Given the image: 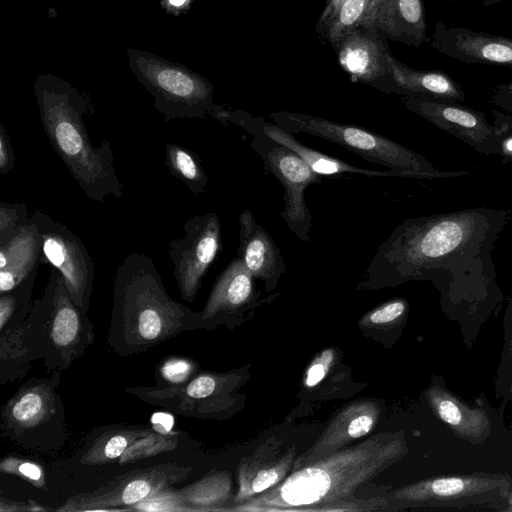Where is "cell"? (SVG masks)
Returning a JSON list of instances; mask_svg holds the SVG:
<instances>
[{
	"label": "cell",
	"mask_w": 512,
	"mask_h": 512,
	"mask_svg": "<svg viewBox=\"0 0 512 512\" xmlns=\"http://www.w3.org/2000/svg\"><path fill=\"white\" fill-rule=\"evenodd\" d=\"M511 211L468 208L404 220L379 245L368 285L429 280L445 299L499 300L492 252Z\"/></svg>",
	"instance_id": "6da1fadb"
},
{
	"label": "cell",
	"mask_w": 512,
	"mask_h": 512,
	"mask_svg": "<svg viewBox=\"0 0 512 512\" xmlns=\"http://www.w3.org/2000/svg\"><path fill=\"white\" fill-rule=\"evenodd\" d=\"M409 452L400 433L382 432L292 471L280 483L235 505V511H316L352 498L363 484Z\"/></svg>",
	"instance_id": "7a4b0ae2"
},
{
	"label": "cell",
	"mask_w": 512,
	"mask_h": 512,
	"mask_svg": "<svg viewBox=\"0 0 512 512\" xmlns=\"http://www.w3.org/2000/svg\"><path fill=\"white\" fill-rule=\"evenodd\" d=\"M108 344L121 355L139 354L188 330L201 328L199 312L167 292L152 258L133 252L118 265Z\"/></svg>",
	"instance_id": "3957f363"
},
{
	"label": "cell",
	"mask_w": 512,
	"mask_h": 512,
	"mask_svg": "<svg viewBox=\"0 0 512 512\" xmlns=\"http://www.w3.org/2000/svg\"><path fill=\"white\" fill-rule=\"evenodd\" d=\"M34 92L45 134L85 195L99 203L121 198L111 144L103 139L94 146L84 123V115L94 110L87 95L51 75L38 77Z\"/></svg>",
	"instance_id": "277c9868"
},
{
	"label": "cell",
	"mask_w": 512,
	"mask_h": 512,
	"mask_svg": "<svg viewBox=\"0 0 512 512\" xmlns=\"http://www.w3.org/2000/svg\"><path fill=\"white\" fill-rule=\"evenodd\" d=\"M95 332L88 315L72 300L64 278L54 267L23 323V341L35 361L49 372L67 370L86 353Z\"/></svg>",
	"instance_id": "5b68a950"
},
{
	"label": "cell",
	"mask_w": 512,
	"mask_h": 512,
	"mask_svg": "<svg viewBox=\"0 0 512 512\" xmlns=\"http://www.w3.org/2000/svg\"><path fill=\"white\" fill-rule=\"evenodd\" d=\"M269 118L292 134L305 133L336 143L368 162L404 173L407 178L432 180L468 174L462 170L441 171L423 155L356 125L290 111L273 112Z\"/></svg>",
	"instance_id": "8992f818"
},
{
	"label": "cell",
	"mask_w": 512,
	"mask_h": 512,
	"mask_svg": "<svg viewBox=\"0 0 512 512\" xmlns=\"http://www.w3.org/2000/svg\"><path fill=\"white\" fill-rule=\"evenodd\" d=\"M60 373L32 378L21 385L0 411V432L7 441L30 450L54 451L67 439Z\"/></svg>",
	"instance_id": "52a82bcc"
},
{
	"label": "cell",
	"mask_w": 512,
	"mask_h": 512,
	"mask_svg": "<svg viewBox=\"0 0 512 512\" xmlns=\"http://www.w3.org/2000/svg\"><path fill=\"white\" fill-rule=\"evenodd\" d=\"M130 67L136 78L154 98V106L165 121L176 118L211 116L213 85L185 67L155 55L129 51Z\"/></svg>",
	"instance_id": "ba28073f"
},
{
	"label": "cell",
	"mask_w": 512,
	"mask_h": 512,
	"mask_svg": "<svg viewBox=\"0 0 512 512\" xmlns=\"http://www.w3.org/2000/svg\"><path fill=\"white\" fill-rule=\"evenodd\" d=\"M237 126L251 136L250 146L261 158L264 170L276 177L283 187L282 219L299 240L308 243L313 215L307 206L305 191L310 185L320 184L322 176L290 148L259 129L245 123Z\"/></svg>",
	"instance_id": "9c48e42d"
},
{
	"label": "cell",
	"mask_w": 512,
	"mask_h": 512,
	"mask_svg": "<svg viewBox=\"0 0 512 512\" xmlns=\"http://www.w3.org/2000/svg\"><path fill=\"white\" fill-rule=\"evenodd\" d=\"M512 490L506 475L472 473L438 476L403 486L391 499L403 507H467L502 504Z\"/></svg>",
	"instance_id": "30bf717a"
},
{
	"label": "cell",
	"mask_w": 512,
	"mask_h": 512,
	"mask_svg": "<svg viewBox=\"0 0 512 512\" xmlns=\"http://www.w3.org/2000/svg\"><path fill=\"white\" fill-rule=\"evenodd\" d=\"M192 468L164 463L117 476L100 488L71 496L57 511L86 512L124 510L185 480Z\"/></svg>",
	"instance_id": "8fae6325"
},
{
	"label": "cell",
	"mask_w": 512,
	"mask_h": 512,
	"mask_svg": "<svg viewBox=\"0 0 512 512\" xmlns=\"http://www.w3.org/2000/svg\"><path fill=\"white\" fill-rule=\"evenodd\" d=\"M30 219L41 235L45 263L61 273L72 300L88 314L95 276L89 251L78 235L50 215L35 211Z\"/></svg>",
	"instance_id": "7c38bea8"
},
{
	"label": "cell",
	"mask_w": 512,
	"mask_h": 512,
	"mask_svg": "<svg viewBox=\"0 0 512 512\" xmlns=\"http://www.w3.org/2000/svg\"><path fill=\"white\" fill-rule=\"evenodd\" d=\"M183 228L184 236L170 242L168 255L181 297L191 303L221 251V224L218 214L209 212L190 218Z\"/></svg>",
	"instance_id": "4fadbf2b"
},
{
	"label": "cell",
	"mask_w": 512,
	"mask_h": 512,
	"mask_svg": "<svg viewBox=\"0 0 512 512\" xmlns=\"http://www.w3.org/2000/svg\"><path fill=\"white\" fill-rule=\"evenodd\" d=\"M339 66L353 83H361L383 93L395 92L386 55L388 40L375 27H357L333 45Z\"/></svg>",
	"instance_id": "5bb4252c"
},
{
	"label": "cell",
	"mask_w": 512,
	"mask_h": 512,
	"mask_svg": "<svg viewBox=\"0 0 512 512\" xmlns=\"http://www.w3.org/2000/svg\"><path fill=\"white\" fill-rule=\"evenodd\" d=\"M402 103L409 111L467 143L478 153L497 155L495 128L488 123L483 111L442 99L402 97Z\"/></svg>",
	"instance_id": "9a60e30c"
},
{
	"label": "cell",
	"mask_w": 512,
	"mask_h": 512,
	"mask_svg": "<svg viewBox=\"0 0 512 512\" xmlns=\"http://www.w3.org/2000/svg\"><path fill=\"white\" fill-rule=\"evenodd\" d=\"M211 117L217 119L223 124L228 122L235 125L239 123L249 124L272 138L273 140L284 144L297 155H299L308 166L320 176L339 177L345 173L359 174L367 177H404V173L395 170H371L359 168L345 161L326 155L316 149L300 143L292 133L281 128L273 122L266 121L263 117L254 116L241 109H226L223 106L216 105L211 113Z\"/></svg>",
	"instance_id": "2e32d148"
},
{
	"label": "cell",
	"mask_w": 512,
	"mask_h": 512,
	"mask_svg": "<svg viewBox=\"0 0 512 512\" xmlns=\"http://www.w3.org/2000/svg\"><path fill=\"white\" fill-rule=\"evenodd\" d=\"M433 49L465 64H488L512 69V38L461 27L435 25Z\"/></svg>",
	"instance_id": "e0dca14e"
},
{
	"label": "cell",
	"mask_w": 512,
	"mask_h": 512,
	"mask_svg": "<svg viewBox=\"0 0 512 512\" xmlns=\"http://www.w3.org/2000/svg\"><path fill=\"white\" fill-rule=\"evenodd\" d=\"M381 414L378 402L362 399L341 409L321 436L301 456L296 457L293 469L331 455L371 432ZM291 471V472H292Z\"/></svg>",
	"instance_id": "ac0fdd59"
},
{
	"label": "cell",
	"mask_w": 512,
	"mask_h": 512,
	"mask_svg": "<svg viewBox=\"0 0 512 512\" xmlns=\"http://www.w3.org/2000/svg\"><path fill=\"white\" fill-rule=\"evenodd\" d=\"M238 255L251 275L273 289L285 272L284 257L270 234L257 223L253 212L244 209L239 215Z\"/></svg>",
	"instance_id": "d6986e66"
},
{
	"label": "cell",
	"mask_w": 512,
	"mask_h": 512,
	"mask_svg": "<svg viewBox=\"0 0 512 512\" xmlns=\"http://www.w3.org/2000/svg\"><path fill=\"white\" fill-rule=\"evenodd\" d=\"M296 449L281 453L278 446L265 443L252 455L243 457L238 466V491L235 505L247 501L280 483L292 471Z\"/></svg>",
	"instance_id": "ffe728a7"
},
{
	"label": "cell",
	"mask_w": 512,
	"mask_h": 512,
	"mask_svg": "<svg viewBox=\"0 0 512 512\" xmlns=\"http://www.w3.org/2000/svg\"><path fill=\"white\" fill-rule=\"evenodd\" d=\"M254 277L239 257L234 258L215 281L199 318L201 328L225 315L238 312L256 297Z\"/></svg>",
	"instance_id": "44dd1931"
},
{
	"label": "cell",
	"mask_w": 512,
	"mask_h": 512,
	"mask_svg": "<svg viewBox=\"0 0 512 512\" xmlns=\"http://www.w3.org/2000/svg\"><path fill=\"white\" fill-rule=\"evenodd\" d=\"M425 394L434 414L457 436L474 444L486 440L492 422L482 408L468 406L443 384L432 383Z\"/></svg>",
	"instance_id": "7402d4cb"
},
{
	"label": "cell",
	"mask_w": 512,
	"mask_h": 512,
	"mask_svg": "<svg viewBox=\"0 0 512 512\" xmlns=\"http://www.w3.org/2000/svg\"><path fill=\"white\" fill-rule=\"evenodd\" d=\"M45 263L42 239L35 223L25 225L0 246V294L17 287Z\"/></svg>",
	"instance_id": "603a6c76"
},
{
	"label": "cell",
	"mask_w": 512,
	"mask_h": 512,
	"mask_svg": "<svg viewBox=\"0 0 512 512\" xmlns=\"http://www.w3.org/2000/svg\"><path fill=\"white\" fill-rule=\"evenodd\" d=\"M371 26L387 40L416 48L430 40L422 0H384L372 17Z\"/></svg>",
	"instance_id": "cb8c5ba5"
},
{
	"label": "cell",
	"mask_w": 512,
	"mask_h": 512,
	"mask_svg": "<svg viewBox=\"0 0 512 512\" xmlns=\"http://www.w3.org/2000/svg\"><path fill=\"white\" fill-rule=\"evenodd\" d=\"M386 62L392 76L395 92L402 97L442 99L463 102L462 87L441 70H416L396 59L389 50Z\"/></svg>",
	"instance_id": "d4e9b609"
},
{
	"label": "cell",
	"mask_w": 512,
	"mask_h": 512,
	"mask_svg": "<svg viewBox=\"0 0 512 512\" xmlns=\"http://www.w3.org/2000/svg\"><path fill=\"white\" fill-rule=\"evenodd\" d=\"M152 427L113 426L99 432L79 457L81 464L100 465L120 458L138 439L147 435Z\"/></svg>",
	"instance_id": "484cf974"
},
{
	"label": "cell",
	"mask_w": 512,
	"mask_h": 512,
	"mask_svg": "<svg viewBox=\"0 0 512 512\" xmlns=\"http://www.w3.org/2000/svg\"><path fill=\"white\" fill-rule=\"evenodd\" d=\"M231 475L227 471H215L200 480L175 490L189 511H220L231 498Z\"/></svg>",
	"instance_id": "4316f807"
},
{
	"label": "cell",
	"mask_w": 512,
	"mask_h": 512,
	"mask_svg": "<svg viewBox=\"0 0 512 512\" xmlns=\"http://www.w3.org/2000/svg\"><path fill=\"white\" fill-rule=\"evenodd\" d=\"M384 0H344L317 31L331 46L345 33L357 27H369L378 6Z\"/></svg>",
	"instance_id": "83f0119b"
},
{
	"label": "cell",
	"mask_w": 512,
	"mask_h": 512,
	"mask_svg": "<svg viewBox=\"0 0 512 512\" xmlns=\"http://www.w3.org/2000/svg\"><path fill=\"white\" fill-rule=\"evenodd\" d=\"M153 422L152 430L133 443L120 457L121 464L162 454L178 446L179 433L171 431L173 421L170 415L155 414Z\"/></svg>",
	"instance_id": "f1b7e54d"
},
{
	"label": "cell",
	"mask_w": 512,
	"mask_h": 512,
	"mask_svg": "<svg viewBox=\"0 0 512 512\" xmlns=\"http://www.w3.org/2000/svg\"><path fill=\"white\" fill-rule=\"evenodd\" d=\"M35 362L23 341V324L0 332V383H11L24 377Z\"/></svg>",
	"instance_id": "f546056e"
},
{
	"label": "cell",
	"mask_w": 512,
	"mask_h": 512,
	"mask_svg": "<svg viewBox=\"0 0 512 512\" xmlns=\"http://www.w3.org/2000/svg\"><path fill=\"white\" fill-rule=\"evenodd\" d=\"M165 165L170 174L184 183L194 195L205 191L208 176L199 155L194 151L168 142L165 146Z\"/></svg>",
	"instance_id": "4dcf8cb0"
},
{
	"label": "cell",
	"mask_w": 512,
	"mask_h": 512,
	"mask_svg": "<svg viewBox=\"0 0 512 512\" xmlns=\"http://www.w3.org/2000/svg\"><path fill=\"white\" fill-rule=\"evenodd\" d=\"M37 272L11 291L0 294V332L13 330L26 320L33 303Z\"/></svg>",
	"instance_id": "1f68e13d"
},
{
	"label": "cell",
	"mask_w": 512,
	"mask_h": 512,
	"mask_svg": "<svg viewBox=\"0 0 512 512\" xmlns=\"http://www.w3.org/2000/svg\"><path fill=\"white\" fill-rule=\"evenodd\" d=\"M407 312V301L403 298H394L366 313L360 318L359 324L368 328L387 329L400 324Z\"/></svg>",
	"instance_id": "d6a6232c"
},
{
	"label": "cell",
	"mask_w": 512,
	"mask_h": 512,
	"mask_svg": "<svg viewBox=\"0 0 512 512\" xmlns=\"http://www.w3.org/2000/svg\"><path fill=\"white\" fill-rule=\"evenodd\" d=\"M197 371V364L190 358L180 356L168 357L157 368L155 385H180L195 376Z\"/></svg>",
	"instance_id": "836d02e7"
},
{
	"label": "cell",
	"mask_w": 512,
	"mask_h": 512,
	"mask_svg": "<svg viewBox=\"0 0 512 512\" xmlns=\"http://www.w3.org/2000/svg\"><path fill=\"white\" fill-rule=\"evenodd\" d=\"M28 223H30V216L26 204L1 203L0 246L13 238Z\"/></svg>",
	"instance_id": "e575fe53"
},
{
	"label": "cell",
	"mask_w": 512,
	"mask_h": 512,
	"mask_svg": "<svg viewBox=\"0 0 512 512\" xmlns=\"http://www.w3.org/2000/svg\"><path fill=\"white\" fill-rule=\"evenodd\" d=\"M172 488L160 491L142 500L141 502L131 506L129 510L147 512H188L189 509Z\"/></svg>",
	"instance_id": "d590c367"
},
{
	"label": "cell",
	"mask_w": 512,
	"mask_h": 512,
	"mask_svg": "<svg viewBox=\"0 0 512 512\" xmlns=\"http://www.w3.org/2000/svg\"><path fill=\"white\" fill-rule=\"evenodd\" d=\"M0 470L7 474L18 475L36 487H42L45 484L42 468L38 464L26 459L13 456L5 457L0 462Z\"/></svg>",
	"instance_id": "8d00e7d4"
},
{
	"label": "cell",
	"mask_w": 512,
	"mask_h": 512,
	"mask_svg": "<svg viewBox=\"0 0 512 512\" xmlns=\"http://www.w3.org/2000/svg\"><path fill=\"white\" fill-rule=\"evenodd\" d=\"M492 114L496 134L497 155L501 158V164H507L512 162V127L507 114L496 109H492Z\"/></svg>",
	"instance_id": "74e56055"
},
{
	"label": "cell",
	"mask_w": 512,
	"mask_h": 512,
	"mask_svg": "<svg viewBox=\"0 0 512 512\" xmlns=\"http://www.w3.org/2000/svg\"><path fill=\"white\" fill-rule=\"evenodd\" d=\"M352 498L336 501L319 507L316 511H382L390 510L391 499L375 497L365 500H351Z\"/></svg>",
	"instance_id": "f35d334b"
},
{
	"label": "cell",
	"mask_w": 512,
	"mask_h": 512,
	"mask_svg": "<svg viewBox=\"0 0 512 512\" xmlns=\"http://www.w3.org/2000/svg\"><path fill=\"white\" fill-rule=\"evenodd\" d=\"M334 359L335 351L333 348H327L317 355L306 370L304 385L311 388L319 384L328 374Z\"/></svg>",
	"instance_id": "ab89813d"
},
{
	"label": "cell",
	"mask_w": 512,
	"mask_h": 512,
	"mask_svg": "<svg viewBox=\"0 0 512 512\" xmlns=\"http://www.w3.org/2000/svg\"><path fill=\"white\" fill-rule=\"evenodd\" d=\"M15 166V154L10 136L4 125L0 123V173L6 175Z\"/></svg>",
	"instance_id": "60d3db41"
},
{
	"label": "cell",
	"mask_w": 512,
	"mask_h": 512,
	"mask_svg": "<svg viewBox=\"0 0 512 512\" xmlns=\"http://www.w3.org/2000/svg\"><path fill=\"white\" fill-rule=\"evenodd\" d=\"M505 325V341L499 374L512 377V319Z\"/></svg>",
	"instance_id": "b9f144b4"
},
{
	"label": "cell",
	"mask_w": 512,
	"mask_h": 512,
	"mask_svg": "<svg viewBox=\"0 0 512 512\" xmlns=\"http://www.w3.org/2000/svg\"><path fill=\"white\" fill-rule=\"evenodd\" d=\"M490 103L512 113V81L494 87Z\"/></svg>",
	"instance_id": "7bdbcfd3"
},
{
	"label": "cell",
	"mask_w": 512,
	"mask_h": 512,
	"mask_svg": "<svg viewBox=\"0 0 512 512\" xmlns=\"http://www.w3.org/2000/svg\"><path fill=\"white\" fill-rule=\"evenodd\" d=\"M46 508L40 506L37 502L33 500H28L26 502H14L11 500H6L3 496L0 500V511H45Z\"/></svg>",
	"instance_id": "ee69618b"
},
{
	"label": "cell",
	"mask_w": 512,
	"mask_h": 512,
	"mask_svg": "<svg viewBox=\"0 0 512 512\" xmlns=\"http://www.w3.org/2000/svg\"><path fill=\"white\" fill-rule=\"evenodd\" d=\"M344 0H326L323 6L322 12L319 15V18L316 22L315 30L316 32L325 24V22L332 16V14L336 11L339 5Z\"/></svg>",
	"instance_id": "f6af8a7d"
},
{
	"label": "cell",
	"mask_w": 512,
	"mask_h": 512,
	"mask_svg": "<svg viewBox=\"0 0 512 512\" xmlns=\"http://www.w3.org/2000/svg\"><path fill=\"white\" fill-rule=\"evenodd\" d=\"M166 2V7L169 9V10H181L183 9L184 7H186V5H190L192 0H164Z\"/></svg>",
	"instance_id": "bcb514c9"
},
{
	"label": "cell",
	"mask_w": 512,
	"mask_h": 512,
	"mask_svg": "<svg viewBox=\"0 0 512 512\" xmlns=\"http://www.w3.org/2000/svg\"><path fill=\"white\" fill-rule=\"evenodd\" d=\"M512 319V291L507 301V309L504 317V324Z\"/></svg>",
	"instance_id": "7dc6e473"
},
{
	"label": "cell",
	"mask_w": 512,
	"mask_h": 512,
	"mask_svg": "<svg viewBox=\"0 0 512 512\" xmlns=\"http://www.w3.org/2000/svg\"><path fill=\"white\" fill-rule=\"evenodd\" d=\"M504 501H506L507 506L503 507L502 510L512 511V490L509 492Z\"/></svg>",
	"instance_id": "c3c4849f"
},
{
	"label": "cell",
	"mask_w": 512,
	"mask_h": 512,
	"mask_svg": "<svg viewBox=\"0 0 512 512\" xmlns=\"http://www.w3.org/2000/svg\"><path fill=\"white\" fill-rule=\"evenodd\" d=\"M502 1H504V0H483L482 5L483 6H492V5L498 4Z\"/></svg>",
	"instance_id": "681fc988"
},
{
	"label": "cell",
	"mask_w": 512,
	"mask_h": 512,
	"mask_svg": "<svg viewBox=\"0 0 512 512\" xmlns=\"http://www.w3.org/2000/svg\"><path fill=\"white\" fill-rule=\"evenodd\" d=\"M508 393H509V396H510L511 402H512V384H510L508 387Z\"/></svg>",
	"instance_id": "f907efd6"
},
{
	"label": "cell",
	"mask_w": 512,
	"mask_h": 512,
	"mask_svg": "<svg viewBox=\"0 0 512 512\" xmlns=\"http://www.w3.org/2000/svg\"><path fill=\"white\" fill-rule=\"evenodd\" d=\"M508 119H509V123H510V125H511V127H512V116H511V115H508Z\"/></svg>",
	"instance_id": "816d5d0a"
}]
</instances>
